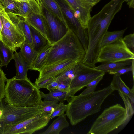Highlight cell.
Segmentation results:
<instances>
[{"instance_id": "4", "label": "cell", "mask_w": 134, "mask_h": 134, "mask_svg": "<svg viewBox=\"0 0 134 134\" xmlns=\"http://www.w3.org/2000/svg\"><path fill=\"white\" fill-rule=\"evenodd\" d=\"M129 117L127 111L117 104L105 109L97 118L88 133L107 134L124 124Z\"/></svg>"}, {"instance_id": "19", "label": "cell", "mask_w": 134, "mask_h": 134, "mask_svg": "<svg viewBox=\"0 0 134 134\" xmlns=\"http://www.w3.org/2000/svg\"><path fill=\"white\" fill-rule=\"evenodd\" d=\"M110 85L115 90L121 92L127 96L131 101L134 102L133 88V89L130 88L123 81L120 75L114 74Z\"/></svg>"}, {"instance_id": "38", "label": "cell", "mask_w": 134, "mask_h": 134, "mask_svg": "<svg viewBox=\"0 0 134 134\" xmlns=\"http://www.w3.org/2000/svg\"><path fill=\"white\" fill-rule=\"evenodd\" d=\"M57 89L68 92L70 82L67 81H58Z\"/></svg>"}, {"instance_id": "20", "label": "cell", "mask_w": 134, "mask_h": 134, "mask_svg": "<svg viewBox=\"0 0 134 134\" xmlns=\"http://www.w3.org/2000/svg\"><path fill=\"white\" fill-rule=\"evenodd\" d=\"M41 4L48 12L60 20L68 29L61 8L55 0H40Z\"/></svg>"}, {"instance_id": "15", "label": "cell", "mask_w": 134, "mask_h": 134, "mask_svg": "<svg viewBox=\"0 0 134 134\" xmlns=\"http://www.w3.org/2000/svg\"><path fill=\"white\" fill-rule=\"evenodd\" d=\"M23 19L30 26L38 31L47 39L46 22L42 14L32 13Z\"/></svg>"}, {"instance_id": "7", "label": "cell", "mask_w": 134, "mask_h": 134, "mask_svg": "<svg viewBox=\"0 0 134 134\" xmlns=\"http://www.w3.org/2000/svg\"><path fill=\"white\" fill-rule=\"evenodd\" d=\"M59 5L69 29L71 30L77 37L83 46L88 43L87 29H84L74 15V12L66 0H55Z\"/></svg>"}, {"instance_id": "2", "label": "cell", "mask_w": 134, "mask_h": 134, "mask_svg": "<svg viewBox=\"0 0 134 134\" xmlns=\"http://www.w3.org/2000/svg\"><path fill=\"white\" fill-rule=\"evenodd\" d=\"M40 91L29 79H18L14 76L7 79L4 99L12 105L32 107L41 104Z\"/></svg>"}, {"instance_id": "40", "label": "cell", "mask_w": 134, "mask_h": 134, "mask_svg": "<svg viewBox=\"0 0 134 134\" xmlns=\"http://www.w3.org/2000/svg\"><path fill=\"white\" fill-rule=\"evenodd\" d=\"M85 2L92 5L93 6L99 2L100 0H83Z\"/></svg>"}, {"instance_id": "26", "label": "cell", "mask_w": 134, "mask_h": 134, "mask_svg": "<svg viewBox=\"0 0 134 134\" xmlns=\"http://www.w3.org/2000/svg\"><path fill=\"white\" fill-rule=\"evenodd\" d=\"M127 29V27L120 30L113 31H107L104 34L102 41L100 47L112 43L119 39L122 37L123 35Z\"/></svg>"}, {"instance_id": "30", "label": "cell", "mask_w": 134, "mask_h": 134, "mask_svg": "<svg viewBox=\"0 0 134 134\" xmlns=\"http://www.w3.org/2000/svg\"><path fill=\"white\" fill-rule=\"evenodd\" d=\"M59 102L55 100H42L41 105L43 108L42 113L45 114H51L54 111Z\"/></svg>"}, {"instance_id": "11", "label": "cell", "mask_w": 134, "mask_h": 134, "mask_svg": "<svg viewBox=\"0 0 134 134\" xmlns=\"http://www.w3.org/2000/svg\"><path fill=\"white\" fill-rule=\"evenodd\" d=\"M74 12V17L82 27L87 29L91 18L90 13L93 6L83 0H66Z\"/></svg>"}, {"instance_id": "34", "label": "cell", "mask_w": 134, "mask_h": 134, "mask_svg": "<svg viewBox=\"0 0 134 134\" xmlns=\"http://www.w3.org/2000/svg\"><path fill=\"white\" fill-rule=\"evenodd\" d=\"M7 78L2 70L0 72V101L5 98V83Z\"/></svg>"}, {"instance_id": "14", "label": "cell", "mask_w": 134, "mask_h": 134, "mask_svg": "<svg viewBox=\"0 0 134 134\" xmlns=\"http://www.w3.org/2000/svg\"><path fill=\"white\" fill-rule=\"evenodd\" d=\"M18 3L19 7L17 12L13 13L22 18H25L32 13L42 14L40 0H30Z\"/></svg>"}, {"instance_id": "1", "label": "cell", "mask_w": 134, "mask_h": 134, "mask_svg": "<svg viewBox=\"0 0 134 134\" xmlns=\"http://www.w3.org/2000/svg\"><path fill=\"white\" fill-rule=\"evenodd\" d=\"M114 91L110 85L87 94L71 96L68 102L65 114L71 124L75 125L87 117L99 112L105 99Z\"/></svg>"}, {"instance_id": "36", "label": "cell", "mask_w": 134, "mask_h": 134, "mask_svg": "<svg viewBox=\"0 0 134 134\" xmlns=\"http://www.w3.org/2000/svg\"><path fill=\"white\" fill-rule=\"evenodd\" d=\"M134 60H132V65L130 66H127L125 67L115 71L111 72L109 74H116L119 75L124 74L130 71H132V73L133 77H134Z\"/></svg>"}, {"instance_id": "22", "label": "cell", "mask_w": 134, "mask_h": 134, "mask_svg": "<svg viewBox=\"0 0 134 134\" xmlns=\"http://www.w3.org/2000/svg\"><path fill=\"white\" fill-rule=\"evenodd\" d=\"M49 91L48 93L45 94L40 91L41 98H43L44 100H55L62 102L66 100L68 102L71 97L68 92L58 89L51 90Z\"/></svg>"}, {"instance_id": "10", "label": "cell", "mask_w": 134, "mask_h": 134, "mask_svg": "<svg viewBox=\"0 0 134 134\" xmlns=\"http://www.w3.org/2000/svg\"><path fill=\"white\" fill-rule=\"evenodd\" d=\"M42 11L46 22L47 40L49 43L52 44L62 38L68 29L60 20L42 5Z\"/></svg>"}, {"instance_id": "31", "label": "cell", "mask_w": 134, "mask_h": 134, "mask_svg": "<svg viewBox=\"0 0 134 134\" xmlns=\"http://www.w3.org/2000/svg\"><path fill=\"white\" fill-rule=\"evenodd\" d=\"M118 92L124 102L125 108L128 116L130 117L133 115L134 113V102L131 101L127 96L120 91Z\"/></svg>"}, {"instance_id": "18", "label": "cell", "mask_w": 134, "mask_h": 134, "mask_svg": "<svg viewBox=\"0 0 134 134\" xmlns=\"http://www.w3.org/2000/svg\"><path fill=\"white\" fill-rule=\"evenodd\" d=\"M69 124L67 120L65 114L58 116L48 127L41 134H59L64 129L68 127Z\"/></svg>"}, {"instance_id": "28", "label": "cell", "mask_w": 134, "mask_h": 134, "mask_svg": "<svg viewBox=\"0 0 134 134\" xmlns=\"http://www.w3.org/2000/svg\"><path fill=\"white\" fill-rule=\"evenodd\" d=\"M0 13L3 24V27L6 29L16 27L17 25L12 21L4 7L0 3Z\"/></svg>"}, {"instance_id": "27", "label": "cell", "mask_w": 134, "mask_h": 134, "mask_svg": "<svg viewBox=\"0 0 134 134\" xmlns=\"http://www.w3.org/2000/svg\"><path fill=\"white\" fill-rule=\"evenodd\" d=\"M14 52L0 41V60L2 66H7L13 59Z\"/></svg>"}, {"instance_id": "41", "label": "cell", "mask_w": 134, "mask_h": 134, "mask_svg": "<svg viewBox=\"0 0 134 134\" xmlns=\"http://www.w3.org/2000/svg\"><path fill=\"white\" fill-rule=\"evenodd\" d=\"M127 2V4L130 8H133L134 7V0H125Z\"/></svg>"}, {"instance_id": "6", "label": "cell", "mask_w": 134, "mask_h": 134, "mask_svg": "<svg viewBox=\"0 0 134 134\" xmlns=\"http://www.w3.org/2000/svg\"><path fill=\"white\" fill-rule=\"evenodd\" d=\"M134 59V53L126 46L122 37L115 42L102 47L96 63L116 62Z\"/></svg>"}, {"instance_id": "24", "label": "cell", "mask_w": 134, "mask_h": 134, "mask_svg": "<svg viewBox=\"0 0 134 134\" xmlns=\"http://www.w3.org/2000/svg\"><path fill=\"white\" fill-rule=\"evenodd\" d=\"M20 48V52L22 56L29 66L34 60L38 52L25 40Z\"/></svg>"}, {"instance_id": "29", "label": "cell", "mask_w": 134, "mask_h": 134, "mask_svg": "<svg viewBox=\"0 0 134 134\" xmlns=\"http://www.w3.org/2000/svg\"><path fill=\"white\" fill-rule=\"evenodd\" d=\"M0 3L4 7L7 13H16L19 7L18 2L12 0H0Z\"/></svg>"}, {"instance_id": "9", "label": "cell", "mask_w": 134, "mask_h": 134, "mask_svg": "<svg viewBox=\"0 0 134 134\" xmlns=\"http://www.w3.org/2000/svg\"><path fill=\"white\" fill-rule=\"evenodd\" d=\"M105 72L84 64L70 83L68 92L71 97Z\"/></svg>"}, {"instance_id": "37", "label": "cell", "mask_w": 134, "mask_h": 134, "mask_svg": "<svg viewBox=\"0 0 134 134\" xmlns=\"http://www.w3.org/2000/svg\"><path fill=\"white\" fill-rule=\"evenodd\" d=\"M53 78H48L40 81L36 82H35L34 84L39 90L44 88L46 89L47 85L53 81Z\"/></svg>"}, {"instance_id": "35", "label": "cell", "mask_w": 134, "mask_h": 134, "mask_svg": "<svg viewBox=\"0 0 134 134\" xmlns=\"http://www.w3.org/2000/svg\"><path fill=\"white\" fill-rule=\"evenodd\" d=\"M123 40L127 48L134 53V33H131L125 36Z\"/></svg>"}, {"instance_id": "3", "label": "cell", "mask_w": 134, "mask_h": 134, "mask_svg": "<svg viewBox=\"0 0 134 134\" xmlns=\"http://www.w3.org/2000/svg\"><path fill=\"white\" fill-rule=\"evenodd\" d=\"M86 53L77 37L69 29L62 38L52 44L44 66L68 60L82 62Z\"/></svg>"}, {"instance_id": "13", "label": "cell", "mask_w": 134, "mask_h": 134, "mask_svg": "<svg viewBox=\"0 0 134 134\" xmlns=\"http://www.w3.org/2000/svg\"><path fill=\"white\" fill-rule=\"evenodd\" d=\"M78 62L75 60H68L44 66L39 72V76L36 79L35 82L48 78H54Z\"/></svg>"}, {"instance_id": "33", "label": "cell", "mask_w": 134, "mask_h": 134, "mask_svg": "<svg viewBox=\"0 0 134 134\" xmlns=\"http://www.w3.org/2000/svg\"><path fill=\"white\" fill-rule=\"evenodd\" d=\"M67 104H64L63 102H60L56 107L53 112L50 115V119L54 117L62 115L66 111Z\"/></svg>"}, {"instance_id": "43", "label": "cell", "mask_w": 134, "mask_h": 134, "mask_svg": "<svg viewBox=\"0 0 134 134\" xmlns=\"http://www.w3.org/2000/svg\"><path fill=\"white\" fill-rule=\"evenodd\" d=\"M15 2H22L30 0H12Z\"/></svg>"}, {"instance_id": "5", "label": "cell", "mask_w": 134, "mask_h": 134, "mask_svg": "<svg viewBox=\"0 0 134 134\" xmlns=\"http://www.w3.org/2000/svg\"><path fill=\"white\" fill-rule=\"evenodd\" d=\"M41 105L20 107L8 103L4 98L2 113L0 114V134H7L12 126L42 113Z\"/></svg>"}, {"instance_id": "21", "label": "cell", "mask_w": 134, "mask_h": 134, "mask_svg": "<svg viewBox=\"0 0 134 134\" xmlns=\"http://www.w3.org/2000/svg\"><path fill=\"white\" fill-rule=\"evenodd\" d=\"M83 65L84 64L82 62L77 63L54 78L53 81L57 82L67 81L70 82Z\"/></svg>"}, {"instance_id": "8", "label": "cell", "mask_w": 134, "mask_h": 134, "mask_svg": "<svg viewBox=\"0 0 134 134\" xmlns=\"http://www.w3.org/2000/svg\"><path fill=\"white\" fill-rule=\"evenodd\" d=\"M51 114L42 113L12 126L7 134H31L44 128L50 119Z\"/></svg>"}, {"instance_id": "12", "label": "cell", "mask_w": 134, "mask_h": 134, "mask_svg": "<svg viewBox=\"0 0 134 134\" xmlns=\"http://www.w3.org/2000/svg\"><path fill=\"white\" fill-rule=\"evenodd\" d=\"M25 40L23 34L17 25L8 29L3 27L0 41L14 51L20 47Z\"/></svg>"}, {"instance_id": "25", "label": "cell", "mask_w": 134, "mask_h": 134, "mask_svg": "<svg viewBox=\"0 0 134 134\" xmlns=\"http://www.w3.org/2000/svg\"><path fill=\"white\" fill-rule=\"evenodd\" d=\"M30 26L31 32L33 48L38 52L49 43L48 40L41 33L32 26Z\"/></svg>"}, {"instance_id": "42", "label": "cell", "mask_w": 134, "mask_h": 134, "mask_svg": "<svg viewBox=\"0 0 134 134\" xmlns=\"http://www.w3.org/2000/svg\"><path fill=\"white\" fill-rule=\"evenodd\" d=\"M3 27V24L2 20L1 15L0 13V40L1 38V33Z\"/></svg>"}, {"instance_id": "39", "label": "cell", "mask_w": 134, "mask_h": 134, "mask_svg": "<svg viewBox=\"0 0 134 134\" xmlns=\"http://www.w3.org/2000/svg\"><path fill=\"white\" fill-rule=\"evenodd\" d=\"M58 83L57 81H53L47 85L46 89L49 91L57 89Z\"/></svg>"}, {"instance_id": "17", "label": "cell", "mask_w": 134, "mask_h": 134, "mask_svg": "<svg viewBox=\"0 0 134 134\" xmlns=\"http://www.w3.org/2000/svg\"><path fill=\"white\" fill-rule=\"evenodd\" d=\"M13 59L15 61L16 71L15 77L18 79H28L27 73L29 65L23 58L20 52H15Z\"/></svg>"}, {"instance_id": "16", "label": "cell", "mask_w": 134, "mask_h": 134, "mask_svg": "<svg viewBox=\"0 0 134 134\" xmlns=\"http://www.w3.org/2000/svg\"><path fill=\"white\" fill-rule=\"evenodd\" d=\"M52 44L48 43L38 52L34 60L29 67V70L39 72L44 66L49 53L51 50Z\"/></svg>"}, {"instance_id": "44", "label": "cell", "mask_w": 134, "mask_h": 134, "mask_svg": "<svg viewBox=\"0 0 134 134\" xmlns=\"http://www.w3.org/2000/svg\"><path fill=\"white\" fill-rule=\"evenodd\" d=\"M2 63H1V62L0 60V72L2 70L1 68H2Z\"/></svg>"}, {"instance_id": "32", "label": "cell", "mask_w": 134, "mask_h": 134, "mask_svg": "<svg viewBox=\"0 0 134 134\" xmlns=\"http://www.w3.org/2000/svg\"><path fill=\"white\" fill-rule=\"evenodd\" d=\"M104 75L103 74L100 76L89 83L86 86V88L81 94H85L94 92L96 86L103 78Z\"/></svg>"}, {"instance_id": "23", "label": "cell", "mask_w": 134, "mask_h": 134, "mask_svg": "<svg viewBox=\"0 0 134 134\" xmlns=\"http://www.w3.org/2000/svg\"><path fill=\"white\" fill-rule=\"evenodd\" d=\"M132 60L116 62L102 63L100 65L94 67L96 69L109 73L122 68L129 66L132 63Z\"/></svg>"}]
</instances>
